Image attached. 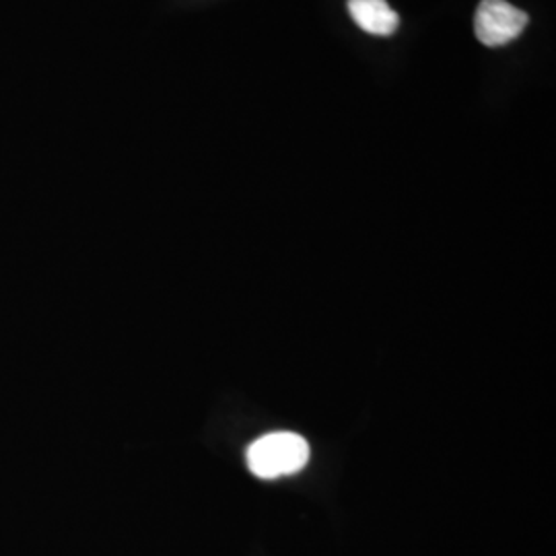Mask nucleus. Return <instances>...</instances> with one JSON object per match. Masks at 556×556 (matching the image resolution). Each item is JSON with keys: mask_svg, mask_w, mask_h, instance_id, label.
I'll return each mask as SVG.
<instances>
[{"mask_svg": "<svg viewBox=\"0 0 556 556\" xmlns=\"http://www.w3.org/2000/svg\"><path fill=\"white\" fill-rule=\"evenodd\" d=\"M528 25V15L507 0H482L475 17V31L480 43L501 48L517 40Z\"/></svg>", "mask_w": 556, "mask_h": 556, "instance_id": "obj_2", "label": "nucleus"}, {"mask_svg": "<svg viewBox=\"0 0 556 556\" xmlns=\"http://www.w3.org/2000/svg\"><path fill=\"white\" fill-rule=\"evenodd\" d=\"M349 13L371 36H392L400 25L396 11L386 0H349Z\"/></svg>", "mask_w": 556, "mask_h": 556, "instance_id": "obj_3", "label": "nucleus"}, {"mask_svg": "<svg viewBox=\"0 0 556 556\" xmlns=\"http://www.w3.org/2000/svg\"><path fill=\"white\" fill-rule=\"evenodd\" d=\"M307 459V441L289 431L264 435L248 447V468L264 480L295 475L305 468Z\"/></svg>", "mask_w": 556, "mask_h": 556, "instance_id": "obj_1", "label": "nucleus"}]
</instances>
